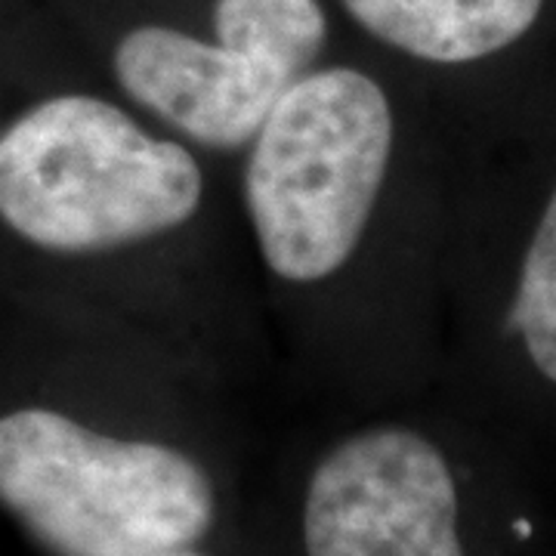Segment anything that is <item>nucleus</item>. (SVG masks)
Masks as SVG:
<instances>
[{
	"label": "nucleus",
	"instance_id": "nucleus-4",
	"mask_svg": "<svg viewBox=\"0 0 556 556\" xmlns=\"http://www.w3.org/2000/svg\"><path fill=\"white\" fill-rule=\"evenodd\" d=\"M214 28L217 43L134 28L115 50V75L130 100L189 139L239 149L318 60L328 20L318 0H217Z\"/></svg>",
	"mask_w": 556,
	"mask_h": 556
},
{
	"label": "nucleus",
	"instance_id": "nucleus-6",
	"mask_svg": "<svg viewBox=\"0 0 556 556\" xmlns=\"http://www.w3.org/2000/svg\"><path fill=\"white\" fill-rule=\"evenodd\" d=\"M544 0H343L375 38L417 60L473 62L519 40Z\"/></svg>",
	"mask_w": 556,
	"mask_h": 556
},
{
	"label": "nucleus",
	"instance_id": "nucleus-5",
	"mask_svg": "<svg viewBox=\"0 0 556 556\" xmlns=\"http://www.w3.org/2000/svg\"><path fill=\"white\" fill-rule=\"evenodd\" d=\"M303 538L309 556H464L445 457L399 427L340 442L313 473Z\"/></svg>",
	"mask_w": 556,
	"mask_h": 556
},
{
	"label": "nucleus",
	"instance_id": "nucleus-1",
	"mask_svg": "<svg viewBox=\"0 0 556 556\" xmlns=\"http://www.w3.org/2000/svg\"><path fill=\"white\" fill-rule=\"evenodd\" d=\"M201 189L179 142L93 97L40 102L0 134V217L47 251L87 254L177 229Z\"/></svg>",
	"mask_w": 556,
	"mask_h": 556
},
{
	"label": "nucleus",
	"instance_id": "nucleus-7",
	"mask_svg": "<svg viewBox=\"0 0 556 556\" xmlns=\"http://www.w3.org/2000/svg\"><path fill=\"white\" fill-rule=\"evenodd\" d=\"M510 331L522 334L538 371L556 383V192L522 263Z\"/></svg>",
	"mask_w": 556,
	"mask_h": 556
},
{
	"label": "nucleus",
	"instance_id": "nucleus-3",
	"mask_svg": "<svg viewBox=\"0 0 556 556\" xmlns=\"http://www.w3.org/2000/svg\"><path fill=\"white\" fill-rule=\"evenodd\" d=\"M393 149V112L356 68L298 78L260 124L248 214L276 276L318 281L356 251Z\"/></svg>",
	"mask_w": 556,
	"mask_h": 556
},
{
	"label": "nucleus",
	"instance_id": "nucleus-8",
	"mask_svg": "<svg viewBox=\"0 0 556 556\" xmlns=\"http://www.w3.org/2000/svg\"><path fill=\"white\" fill-rule=\"evenodd\" d=\"M517 535H519V538H529V535H532V526L519 519V522H517Z\"/></svg>",
	"mask_w": 556,
	"mask_h": 556
},
{
	"label": "nucleus",
	"instance_id": "nucleus-9",
	"mask_svg": "<svg viewBox=\"0 0 556 556\" xmlns=\"http://www.w3.org/2000/svg\"><path fill=\"white\" fill-rule=\"evenodd\" d=\"M155 556H201V554H195V551H189V547H186V551H167V554H155Z\"/></svg>",
	"mask_w": 556,
	"mask_h": 556
},
{
	"label": "nucleus",
	"instance_id": "nucleus-2",
	"mask_svg": "<svg viewBox=\"0 0 556 556\" xmlns=\"http://www.w3.org/2000/svg\"><path fill=\"white\" fill-rule=\"evenodd\" d=\"M0 504L53 556L186 551L214 522V489L192 457L50 408L0 417Z\"/></svg>",
	"mask_w": 556,
	"mask_h": 556
}]
</instances>
